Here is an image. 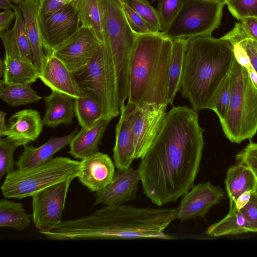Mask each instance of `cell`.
<instances>
[{"mask_svg":"<svg viewBox=\"0 0 257 257\" xmlns=\"http://www.w3.org/2000/svg\"><path fill=\"white\" fill-rule=\"evenodd\" d=\"M73 179L63 181L33 195V220L39 231H49L61 221L68 190Z\"/></svg>","mask_w":257,"mask_h":257,"instance_id":"obj_10","label":"cell"},{"mask_svg":"<svg viewBox=\"0 0 257 257\" xmlns=\"http://www.w3.org/2000/svg\"><path fill=\"white\" fill-rule=\"evenodd\" d=\"M234 59L232 46L226 40L211 35L189 39L180 91L193 110H211L216 91Z\"/></svg>","mask_w":257,"mask_h":257,"instance_id":"obj_3","label":"cell"},{"mask_svg":"<svg viewBox=\"0 0 257 257\" xmlns=\"http://www.w3.org/2000/svg\"><path fill=\"white\" fill-rule=\"evenodd\" d=\"M121 6L131 27L136 32L140 34L158 33L152 30L146 22L127 3L123 4Z\"/></svg>","mask_w":257,"mask_h":257,"instance_id":"obj_39","label":"cell"},{"mask_svg":"<svg viewBox=\"0 0 257 257\" xmlns=\"http://www.w3.org/2000/svg\"><path fill=\"white\" fill-rule=\"evenodd\" d=\"M254 192H255L257 194V184H256L255 188V189L254 190Z\"/></svg>","mask_w":257,"mask_h":257,"instance_id":"obj_52","label":"cell"},{"mask_svg":"<svg viewBox=\"0 0 257 257\" xmlns=\"http://www.w3.org/2000/svg\"><path fill=\"white\" fill-rule=\"evenodd\" d=\"M7 113L0 111V136L2 137L4 133L7 130V125L5 122L6 115Z\"/></svg>","mask_w":257,"mask_h":257,"instance_id":"obj_46","label":"cell"},{"mask_svg":"<svg viewBox=\"0 0 257 257\" xmlns=\"http://www.w3.org/2000/svg\"><path fill=\"white\" fill-rule=\"evenodd\" d=\"M80 161L63 157L52 158L40 165L17 169L7 175L1 186L8 198L31 197L38 191L59 182L77 177Z\"/></svg>","mask_w":257,"mask_h":257,"instance_id":"obj_7","label":"cell"},{"mask_svg":"<svg viewBox=\"0 0 257 257\" xmlns=\"http://www.w3.org/2000/svg\"><path fill=\"white\" fill-rule=\"evenodd\" d=\"M167 105L146 104L135 108L132 120L136 159L141 158L158 136Z\"/></svg>","mask_w":257,"mask_h":257,"instance_id":"obj_13","label":"cell"},{"mask_svg":"<svg viewBox=\"0 0 257 257\" xmlns=\"http://www.w3.org/2000/svg\"><path fill=\"white\" fill-rule=\"evenodd\" d=\"M16 14L11 9L5 10L0 14V32L9 29L13 21L15 19Z\"/></svg>","mask_w":257,"mask_h":257,"instance_id":"obj_44","label":"cell"},{"mask_svg":"<svg viewBox=\"0 0 257 257\" xmlns=\"http://www.w3.org/2000/svg\"><path fill=\"white\" fill-rule=\"evenodd\" d=\"M225 5L212 0H184L180 12L162 35L171 40L211 35L221 24Z\"/></svg>","mask_w":257,"mask_h":257,"instance_id":"obj_8","label":"cell"},{"mask_svg":"<svg viewBox=\"0 0 257 257\" xmlns=\"http://www.w3.org/2000/svg\"><path fill=\"white\" fill-rule=\"evenodd\" d=\"M5 62L4 60L1 59L0 60V77L3 76L4 70H5Z\"/></svg>","mask_w":257,"mask_h":257,"instance_id":"obj_48","label":"cell"},{"mask_svg":"<svg viewBox=\"0 0 257 257\" xmlns=\"http://www.w3.org/2000/svg\"><path fill=\"white\" fill-rule=\"evenodd\" d=\"M3 81L5 85L32 84L38 78L39 73L33 62L22 58L5 56Z\"/></svg>","mask_w":257,"mask_h":257,"instance_id":"obj_27","label":"cell"},{"mask_svg":"<svg viewBox=\"0 0 257 257\" xmlns=\"http://www.w3.org/2000/svg\"><path fill=\"white\" fill-rule=\"evenodd\" d=\"M236 160L250 168L257 178V143L250 141L236 155Z\"/></svg>","mask_w":257,"mask_h":257,"instance_id":"obj_40","label":"cell"},{"mask_svg":"<svg viewBox=\"0 0 257 257\" xmlns=\"http://www.w3.org/2000/svg\"><path fill=\"white\" fill-rule=\"evenodd\" d=\"M177 208L107 205L91 214L62 221L46 232L51 240L161 239L174 238L164 230L177 219Z\"/></svg>","mask_w":257,"mask_h":257,"instance_id":"obj_2","label":"cell"},{"mask_svg":"<svg viewBox=\"0 0 257 257\" xmlns=\"http://www.w3.org/2000/svg\"><path fill=\"white\" fill-rule=\"evenodd\" d=\"M103 29V49L109 80L116 91L120 111L128 96L131 55L138 33L133 30L116 0H99Z\"/></svg>","mask_w":257,"mask_h":257,"instance_id":"obj_5","label":"cell"},{"mask_svg":"<svg viewBox=\"0 0 257 257\" xmlns=\"http://www.w3.org/2000/svg\"><path fill=\"white\" fill-rule=\"evenodd\" d=\"M39 24L46 54L74 35L81 24L71 4L54 12L39 13Z\"/></svg>","mask_w":257,"mask_h":257,"instance_id":"obj_12","label":"cell"},{"mask_svg":"<svg viewBox=\"0 0 257 257\" xmlns=\"http://www.w3.org/2000/svg\"><path fill=\"white\" fill-rule=\"evenodd\" d=\"M219 2L223 3L226 5V4L229 2L230 0H218Z\"/></svg>","mask_w":257,"mask_h":257,"instance_id":"obj_51","label":"cell"},{"mask_svg":"<svg viewBox=\"0 0 257 257\" xmlns=\"http://www.w3.org/2000/svg\"><path fill=\"white\" fill-rule=\"evenodd\" d=\"M115 166L107 154L98 152L81 160L77 178L91 191L97 192L104 189L112 181Z\"/></svg>","mask_w":257,"mask_h":257,"instance_id":"obj_17","label":"cell"},{"mask_svg":"<svg viewBox=\"0 0 257 257\" xmlns=\"http://www.w3.org/2000/svg\"><path fill=\"white\" fill-rule=\"evenodd\" d=\"M111 120L102 118L89 127L81 128L69 144L68 153L74 158L82 160L98 152L103 134Z\"/></svg>","mask_w":257,"mask_h":257,"instance_id":"obj_25","label":"cell"},{"mask_svg":"<svg viewBox=\"0 0 257 257\" xmlns=\"http://www.w3.org/2000/svg\"><path fill=\"white\" fill-rule=\"evenodd\" d=\"M13 9L16 14L13 27L0 32L5 56L19 57L33 62L31 48L20 6L14 5Z\"/></svg>","mask_w":257,"mask_h":257,"instance_id":"obj_22","label":"cell"},{"mask_svg":"<svg viewBox=\"0 0 257 257\" xmlns=\"http://www.w3.org/2000/svg\"><path fill=\"white\" fill-rule=\"evenodd\" d=\"M31 218L22 203L2 198L0 201V226L19 231L25 230L31 223Z\"/></svg>","mask_w":257,"mask_h":257,"instance_id":"obj_31","label":"cell"},{"mask_svg":"<svg viewBox=\"0 0 257 257\" xmlns=\"http://www.w3.org/2000/svg\"><path fill=\"white\" fill-rule=\"evenodd\" d=\"M183 4L184 0L158 1L157 11L163 27V32L167 30L176 18Z\"/></svg>","mask_w":257,"mask_h":257,"instance_id":"obj_37","label":"cell"},{"mask_svg":"<svg viewBox=\"0 0 257 257\" xmlns=\"http://www.w3.org/2000/svg\"><path fill=\"white\" fill-rule=\"evenodd\" d=\"M231 74V99L220 123L226 138L232 143L239 144L250 140L257 132V89L246 69L235 58Z\"/></svg>","mask_w":257,"mask_h":257,"instance_id":"obj_6","label":"cell"},{"mask_svg":"<svg viewBox=\"0 0 257 257\" xmlns=\"http://www.w3.org/2000/svg\"><path fill=\"white\" fill-rule=\"evenodd\" d=\"M224 196L222 189L209 181L194 185L183 195L177 208V219L185 221L204 217L210 209L218 204Z\"/></svg>","mask_w":257,"mask_h":257,"instance_id":"obj_14","label":"cell"},{"mask_svg":"<svg viewBox=\"0 0 257 257\" xmlns=\"http://www.w3.org/2000/svg\"><path fill=\"white\" fill-rule=\"evenodd\" d=\"M75 116L82 128L91 126L102 118H106L101 104L92 96L86 94L76 98Z\"/></svg>","mask_w":257,"mask_h":257,"instance_id":"obj_33","label":"cell"},{"mask_svg":"<svg viewBox=\"0 0 257 257\" xmlns=\"http://www.w3.org/2000/svg\"><path fill=\"white\" fill-rule=\"evenodd\" d=\"M134 105L127 103L120 109V116L115 129V143L113 150L117 169L127 170L136 159L132 120Z\"/></svg>","mask_w":257,"mask_h":257,"instance_id":"obj_18","label":"cell"},{"mask_svg":"<svg viewBox=\"0 0 257 257\" xmlns=\"http://www.w3.org/2000/svg\"><path fill=\"white\" fill-rule=\"evenodd\" d=\"M14 5L10 0H0V8L2 9L9 10L13 8Z\"/></svg>","mask_w":257,"mask_h":257,"instance_id":"obj_47","label":"cell"},{"mask_svg":"<svg viewBox=\"0 0 257 257\" xmlns=\"http://www.w3.org/2000/svg\"><path fill=\"white\" fill-rule=\"evenodd\" d=\"M197 112L173 107L141 158L137 169L144 193L159 206L176 202L194 186L204 145Z\"/></svg>","mask_w":257,"mask_h":257,"instance_id":"obj_1","label":"cell"},{"mask_svg":"<svg viewBox=\"0 0 257 257\" xmlns=\"http://www.w3.org/2000/svg\"><path fill=\"white\" fill-rule=\"evenodd\" d=\"M43 125L38 111L32 109L22 110L16 112L9 119L7 130L2 137H8L20 146H24L38 139Z\"/></svg>","mask_w":257,"mask_h":257,"instance_id":"obj_20","label":"cell"},{"mask_svg":"<svg viewBox=\"0 0 257 257\" xmlns=\"http://www.w3.org/2000/svg\"><path fill=\"white\" fill-rule=\"evenodd\" d=\"M229 42L236 61L247 70L257 89V41L243 28L240 22L221 37Z\"/></svg>","mask_w":257,"mask_h":257,"instance_id":"obj_19","label":"cell"},{"mask_svg":"<svg viewBox=\"0 0 257 257\" xmlns=\"http://www.w3.org/2000/svg\"><path fill=\"white\" fill-rule=\"evenodd\" d=\"M247 221L251 232H257V194L252 191L248 203L240 210Z\"/></svg>","mask_w":257,"mask_h":257,"instance_id":"obj_41","label":"cell"},{"mask_svg":"<svg viewBox=\"0 0 257 257\" xmlns=\"http://www.w3.org/2000/svg\"><path fill=\"white\" fill-rule=\"evenodd\" d=\"M226 5L231 14L238 21L246 17L257 18V0H230Z\"/></svg>","mask_w":257,"mask_h":257,"instance_id":"obj_38","label":"cell"},{"mask_svg":"<svg viewBox=\"0 0 257 257\" xmlns=\"http://www.w3.org/2000/svg\"><path fill=\"white\" fill-rule=\"evenodd\" d=\"M39 78L52 90L65 93L76 98L82 97L86 94L77 82L74 73L52 53L46 54Z\"/></svg>","mask_w":257,"mask_h":257,"instance_id":"obj_16","label":"cell"},{"mask_svg":"<svg viewBox=\"0 0 257 257\" xmlns=\"http://www.w3.org/2000/svg\"><path fill=\"white\" fill-rule=\"evenodd\" d=\"M172 44L161 32L137 33L130 61L127 103L136 107L168 105Z\"/></svg>","mask_w":257,"mask_h":257,"instance_id":"obj_4","label":"cell"},{"mask_svg":"<svg viewBox=\"0 0 257 257\" xmlns=\"http://www.w3.org/2000/svg\"><path fill=\"white\" fill-rule=\"evenodd\" d=\"M127 3L143 18L154 32H163L158 11L147 0H127Z\"/></svg>","mask_w":257,"mask_h":257,"instance_id":"obj_35","label":"cell"},{"mask_svg":"<svg viewBox=\"0 0 257 257\" xmlns=\"http://www.w3.org/2000/svg\"><path fill=\"white\" fill-rule=\"evenodd\" d=\"M250 231L249 224L240 210L230 208L226 216L210 225L206 233L211 237L236 235Z\"/></svg>","mask_w":257,"mask_h":257,"instance_id":"obj_30","label":"cell"},{"mask_svg":"<svg viewBox=\"0 0 257 257\" xmlns=\"http://www.w3.org/2000/svg\"><path fill=\"white\" fill-rule=\"evenodd\" d=\"M151 1H152V2H154V1H156V0H151Z\"/></svg>","mask_w":257,"mask_h":257,"instance_id":"obj_53","label":"cell"},{"mask_svg":"<svg viewBox=\"0 0 257 257\" xmlns=\"http://www.w3.org/2000/svg\"><path fill=\"white\" fill-rule=\"evenodd\" d=\"M225 183L230 201V208H233L235 201L239 195L247 191H254L257 178L250 168L238 163L228 169Z\"/></svg>","mask_w":257,"mask_h":257,"instance_id":"obj_26","label":"cell"},{"mask_svg":"<svg viewBox=\"0 0 257 257\" xmlns=\"http://www.w3.org/2000/svg\"><path fill=\"white\" fill-rule=\"evenodd\" d=\"M74 0H40V12L49 13L71 4Z\"/></svg>","mask_w":257,"mask_h":257,"instance_id":"obj_42","label":"cell"},{"mask_svg":"<svg viewBox=\"0 0 257 257\" xmlns=\"http://www.w3.org/2000/svg\"><path fill=\"white\" fill-rule=\"evenodd\" d=\"M121 6L123 4L127 3V0H116Z\"/></svg>","mask_w":257,"mask_h":257,"instance_id":"obj_50","label":"cell"},{"mask_svg":"<svg viewBox=\"0 0 257 257\" xmlns=\"http://www.w3.org/2000/svg\"><path fill=\"white\" fill-rule=\"evenodd\" d=\"M20 145L8 138L0 139V178L15 170L14 154Z\"/></svg>","mask_w":257,"mask_h":257,"instance_id":"obj_36","label":"cell"},{"mask_svg":"<svg viewBox=\"0 0 257 257\" xmlns=\"http://www.w3.org/2000/svg\"><path fill=\"white\" fill-rule=\"evenodd\" d=\"M232 85V79L230 71L217 89L213 101L211 110L218 116L220 122L225 118L229 107Z\"/></svg>","mask_w":257,"mask_h":257,"instance_id":"obj_34","label":"cell"},{"mask_svg":"<svg viewBox=\"0 0 257 257\" xmlns=\"http://www.w3.org/2000/svg\"><path fill=\"white\" fill-rule=\"evenodd\" d=\"M43 98L46 107L42 119L44 125L54 128L61 124L72 123L75 116L76 98L52 90L50 95Z\"/></svg>","mask_w":257,"mask_h":257,"instance_id":"obj_23","label":"cell"},{"mask_svg":"<svg viewBox=\"0 0 257 257\" xmlns=\"http://www.w3.org/2000/svg\"><path fill=\"white\" fill-rule=\"evenodd\" d=\"M102 46V42L91 29L81 26L74 35L55 48L51 53L75 73L90 63Z\"/></svg>","mask_w":257,"mask_h":257,"instance_id":"obj_11","label":"cell"},{"mask_svg":"<svg viewBox=\"0 0 257 257\" xmlns=\"http://www.w3.org/2000/svg\"><path fill=\"white\" fill-rule=\"evenodd\" d=\"M77 128L62 137H51L38 147L24 146V150L16 163L17 169H24L43 164L51 158L58 152L70 144L77 133Z\"/></svg>","mask_w":257,"mask_h":257,"instance_id":"obj_24","label":"cell"},{"mask_svg":"<svg viewBox=\"0 0 257 257\" xmlns=\"http://www.w3.org/2000/svg\"><path fill=\"white\" fill-rule=\"evenodd\" d=\"M20 6L31 48L33 62L40 74L46 56L39 24L40 0H25Z\"/></svg>","mask_w":257,"mask_h":257,"instance_id":"obj_21","label":"cell"},{"mask_svg":"<svg viewBox=\"0 0 257 257\" xmlns=\"http://www.w3.org/2000/svg\"><path fill=\"white\" fill-rule=\"evenodd\" d=\"M239 21L246 31L257 41V18L246 17Z\"/></svg>","mask_w":257,"mask_h":257,"instance_id":"obj_43","label":"cell"},{"mask_svg":"<svg viewBox=\"0 0 257 257\" xmlns=\"http://www.w3.org/2000/svg\"><path fill=\"white\" fill-rule=\"evenodd\" d=\"M0 97L14 107L35 103L42 98L31 87V84L5 85L3 80L0 82Z\"/></svg>","mask_w":257,"mask_h":257,"instance_id":"obj_32","label":"cell"},{"mask_svg":"<svg viewBox=\"0 0 257 257\" xmlns=\"http://www.w3.org/2000/svg\"><path fill=\"white\" fill-rule=\"evenodd\" d=\"M11 2L16 4V5H20L25 0H10Z\"/></svg>","mask_w":257,"mask_h":257,"instance_id":"obj_49","label":"cell"},{"mask_svg":"<svg viewBox=\"0 0 257 257\" xmlns=\"http://www.w3.org/2000/svg\"><path fill=\"white\" fill-rule=\"evenodd\" d=\"M141 178L138 170L130 167L127 170L117 169L110 183L94 195V205L122 204L135 200L139 189Z\"/></svg>","mask_w":257,"mask_h":257,"instance_id":"obj_15","label":"cell"},{"mask_svg":"<svg viewBox=\"0 0 257 257\" xmlns=\"http://www.w3.org/2000/svg\"><path fill=\"white\" fill-rule=\"evenodd\" d=\"M81 26L91 29L103 42V18L99 0H74L71 4Z\"/></svg>","mask_w":257,"mask_h":257,"instance_id":"obj_29","label":"cell"},{"mask_svg":"<svg viewBox=\"0 0 257 257\" xmlns=\"http://www.w3.org/2000/svg\"><path fill=\"white\" fill-rule=\"evenodd\" d=\"M252 192L247 191L239 195L235 201L234 208L240 210L244 207L250 200Z\"/></svg>","mask_w":257,"mask_h":257,"instance_id":"obj_45","label":"cell"},{"mask_svg":"<svg viewBox=\"0 0 257 257\" xmlns=\"http://www.w3.org/2000/svg\"><path fill=\"white\" fill-rule=\"evenodd\" d=\"M74 74L82 90L101 104L106 118L112 119L120 114L116 95L106 73L103 46L90 63Z\"/></svg>","mask_w":257,"mask_h":257,"instance_id":"obj_9","label":"cell"},{"mask_svg":"<svg viewBox=\"0 0 257 257\" xmlns=\"http://www.w3.org/2000/svg\"><path fill=\"white\" fill-rule=\"evenodd\" d=\"M188 40L189 39L187 38H178L172 40L167 93L168 104H173L176 94L180 90Z\"/></svg>","mask_w":257,"mask_h":257,"instance_id":"obj_28","label":"cell"},{"mask_svg":"<svg viewBox=\"0 0 257 257\" xmlns=\"http://www.w3.org/2000/svg\"><path fill=\"white\" fill-rule=\"evenodd\" d=\"M212 1H218V0H212Z\"/></svg>","mask_w":257,"mask_h":257,"instance_id":"obj_54","label":"cell"}]
</instances>
